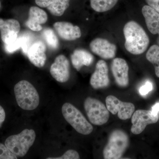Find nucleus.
<instances>
[{
	"mask_svg": "<svg viewBox=\"0 0 159 159\" xmlns=\"http://www.w3.org/2000/svg\"><path fill=\"white\" fill-rule=\"evenodd\" d=\"M48 159H79L80 156L77 151L69 150L66 152L62 156L55 158H48Z\"/></svg>",
	"mask_w": 159,
	"mask_h": 159,
	"instance_id": "nucleus-24",
	"label": "nucleus"
},
{
	"mask_svg": "<svg viewBox=\"0 0 159 159\" xmlns=\"http://www.w3.org/2000/svg\"><path fill=\"white\" fill-rule=\"evenodd\" d=\"M35 138L36 134L34 130L26 129L18 134L8 137L5 145L16 156L23 157L33 145Z\"/></svg>",
	"mask_w": 159,
	"mask_h": 159,
	"instance_id": "nucleus-4",
	"label": "nucleus"
},
{
	"mask_svg": "<svg viewBox=\"0 0 159 159\" xmlns=\"http://www.w3.org/2000/svg\"><path fill=\"white\" fill-rule=\"evenodd\" d=\"M154 66L156 75L157 77H159V63L155 65Z\"/></svg>",
	"mask_w": 159,
	"mask_h": 159,
	"instance_id": "nucleus-30",
	"label": "nucleus"
},
{
	"mask_svg": "<svg viewBox=\"0 0 159 159\" xmlns=\"http://www.w3.org/2000/svg\"><path fill=\"white\" fill-rule=\"evenodd\" d=\"M159 118L158 115H154L152 111L138 110L132 117L131 131L136 135L142 133L147 125L157 123Z\"/></svg>",
	"mask_w": 159,
	"mask_h": 159,
	"instance_id": "nucleus-8",
	"label": "nucleus"
},
{
	"mask_svg": "<svg viewBox=\"0 0 159 159\" xmlns=\"http://www.w3.org/2000/svg\"><path fill=\"white\" fill-rule=\"evenodd\" d=\"M84 108L89 120L93 125H103L109 119V111L105 105L98 99L88 97L84 100Z\"/></svg>",
	"mask_w": 159,
	"mask_h": 159,
	"instance_id": "nucleus-6",
	"label": "nucleus"
},
{
	"mask_svg": "<svg viewBox=\"0 0 159 159\" xmlns=\"http://www.w3.org/2000/svg\"><path fill=\"white\" fill-rule=\"evenodd\" d=\"M151 111L154 115H158L159 112V102L156 103L152 106Z\"/></svg>",
	"mask_w": 159,
	"mask_h": 159,
	"instance_id": "nucleus-29",
	"label": "nucleus"
},
{
	"mask_svg": "<svg viewBox=\"0 0 159 159\" xmlns=\"http://www.w3.org/2000/svg\"><path fill=\"white\" fill-rule=\"evenodd\" d=\"M17 156L9 150L6 145L0 143V159H16Z\"/></svg>",
	"mask_w": 159,
	"mask_h": 159,
	"instance_id": "nucleus-23",
	"label": "nucleus"
},
{
	"mask_svg": "<svg viewBox=\"0 0 159 159\" xmlns=\"http://www.w3.org/2000/svg\"><path fill=\"white\" fill-rule=\"evenodd\" d=\"M0 7H1V3H0Z\"/></svg>",
	"mask_w": 159,
	"mask_h": 159,
	"instance_id": "nucleus-31",
	"label": "nucleus"
},
{
	"mask_svg": "<svg viewBox=\"0 0 159 159\" xmlns=\"http://www.w3.org/2000/svg\"><path fill=\"white\" fill-rule=\"evenodd\" d=\"M112 73L116 82L120 87H126L129 84V66L125 60L115 58L111 65Z\"/></svg>",
	"mask_w": 159,
	"mask_h": 159,
	"instance_id": "nucleus-13",
	"label": "nucleus"
},
{
	"mask_svg": "<svg viewBox=\"0 0 159 159\" xmlns=\"http://www.w3.org/2000/svg\"><path fill=\"white\" fill-rule=\"evenodd\" d=\"M53 27L59 37L65 40H75L81 37L79 27L68 22H57L54 23Z\"/></svg>",
	"mask_w": 159,
	"mask_h": 159,
	"instance_id": "nucleus-15",
	"label": "nucleus"
},
{
	"mask_svg": "<svg viewBox=\"0 0 159 159\" xmlns=\"http://www.w3.org/2000/svg\"><path fill=\"white\" fill-rule=\"evenodd\" d=\"M46 43L50 48L56 50L59 46V41L55 32L51 28H46L43 31Z\"/></svg>",
	"mask_w": 159,
	"mask_h": 159,
	"instance_id": "nucleus-21",
	"label": "nucleus"
},
{
	"mask_svg": "<svg viewBox=\"0 0 159 159\" xmlns=\"http://www.w3.org/2000/svg\"><path fill=\"white\" fill-rule=\"evenodd\" d=\"M48 20V14L45 11L36 6H32L29 9L25 25L32 31H41L43 29L41 25L47 22Z\"/></svg>",
	"mask_w": 159,
	"mask_h": 159,
	"instance_id": "nucleus-16",
	"label": "nucleus"
},
{
	"mask_svg": "<svg viewBox=\"0 0 159 159\" xmlns=\"http://www.w3.org/2000/svg\"><path fill=\"white\" fill-rule=\"evenodd\" d=\"M146 57L148 61L154 65L159 63V47L156 45L151 46L146 54Z\"/></svg>",
	"mask_w": 159,
	"mask_h": 159,
	"instance_id": "nucleus-22",
	"label": "nucleus"
},
{
	"mask_svg": "<svg viewBox=\"0 0 159 159\" xmlns=\"http://www.w3.org/2000/svg\"><path fill=\"white\" fill-rule=\"evenodd\" d=\"M153 89L152 83L149 81H147L144 85L141 87L139 90V93L142 96H145Z\"/></svg>",
	"mask_w": 159,
	"mask_h": 159,
	"instance_id": "nucleus-25",
	"label": "nucleus"
},
{
	"mask_svg": "<svg viewBox=\"0 0 159 159\" xmlns=\"http://www.w3.org/2000/svg\"><path fill=\"white\" fill-rule=\"evenodd\" d=\"M124 46L127 51L134 54H143L148 48L149 39L144 29L134 21L126 23L123 28Z\"/></svg>",
	"mask_w": 159,
	"mask_h": 159,
	"instance_id": "nucleus-1",
	"label": "nucleus"
},
{
	"mask_svg": "<svg viewBox=\"0 0 159 159\" xmlns=\"http://www.w3.org/2000/svg\"><path fill=\"white\" fill-rule=\"evenodd\" d=\"M107 109L113 115L118 113L121 120L130 119L135 110V106L131 102H122L115 96L110 95L106 99Z\"/></svg>",
	"mask_w": 159,
	"mask_h": 159,
	"instance_id": "nucleus-7",
	"label": "nucleus"
},
{
	"mask_svg": "<svg viewBox=\"0 0 159 159\" xmlns=\"http://www.w3.org/2000/svg\"><path fill=\"white\" fill-rule=\"evenodd\" d=\"M148 6L159 13V0H145Z\"/></svg>",
	"mask_w": 159,
	"mask_h": 159,
	"instance_id": "nucleus-26",
	"label": "nucleus"
},
{
	"mask_svg": "<svg viewBox=\"0 0 159 159\" xmlns=\"http://www.w3.org/2000/svg\"><path fill=\"white\" fill-rule=\"evenodd\" d=\"M119 0H90L91 7L94 11L103 12L111 10Z\"/></svg>",
	"mask_w": 159,
	"mask_h": 159,
	"instance_id": "nucleus-20",
	"label": "nucleus"
},
{
	"mask_svg": "<svg viewBox=\"0 0 159 159\" xmlns=\"http://www.w3.org/2000/svg\"><path fill=\"white\" fill-rule=\"evenodd\" d=\"M50 71L52 77L58 82H66L70 77V61L65 55L60 54L55 58Z\"/></svg>",
	"mask_w": 159,
	"mask_h": 159,
	"instance_id": "nucleus-9",
	"label": "nucleus"
},
{
	"mask_svg": "<svg viewBox=\"0 0 159 159\" xmlns=\"http://www.w3.org/2000/svg\"><path fill=\"white\" fill-rule=\"evenodd\" d=\"M142 13L148 30L152 34L159 35V13L148 6H143Z\"/></svg>",
	"mask_w": 159,
	"mask_h": 159,
	"instance_id": "nucleus-18",
	"label": "nucleus"
},
{
	"mask_svg": "<svg viewBox=\"0 0 159 159\" xmlns=\"http://www.w3.org/2000/svg\"><path fill=\"white\" fill-rule=\"evenodd\" d=\"M89 46L94 54L103 59H112L116 56L117 47L107 40L99 38L95 39L91 42Z\"/></svg>",
	"mask_w": 159,
	"mask_h": 159,
	"instance_id": "nucleus-10",
	"label": "nucleus"
},
{
	"mask_svg": "<svg viewBox=\"0 0 159 159\" xmlns=\"http://www.w3.org/2000/svg\"><path fill=\"white\" fill-rule=\"evenodd\" d=\"M71 60L74 67L79 71L83 66H90L93 62L94 57L85 49H77L71 54Z\"/></svg>",
	"mask_w": 159,
	"mask_h": 159,
	"instance_id": "nucleus-17",
	"label": "nucleus"
},
{
	"mask_svg": "<svg viewBox=\"0 0 159 159\" xmlns=\"http://www.w3.org/2000/svg\"><path fill=\"white\" fill-rule=\"evenodd\" d=\"M54 0H35L36 5L41 8H47Z\"/></svg>",
	"mask_w": 159,
	"mask_h": 159,
	"instance_id": "nucleus-27",
	"label": "nucleus"
},
{
	"mask_svg": "<svg viewBox=\"0 0 159 159\" xmlns=\"http://www.w3.org/2000/svg\"><path fill=\"white\" fill-rule=\"evenodd\" d=\"M6 119V113L3 107L0 105V128Z\"/></svg>",
	"mask_w": 159,
	"mask_h": 159,
	"instance_id": "nucleus-28",
	"label": "nucleus"
},
{
	"mask_svg": "<svg viewBox=\"0 0 159 159\" xmlns=\"http://www.w3.org/2000/svg\"><path fill=\"white\" fill-rule=\"evenodd\" d=\"M70 1V0H54L51 5L47 7V9L53 15L61 16L68 8Z\"/></svg>",
	"mask_w": 159,
	"mask_h": 159,
	"instance_id": "nucleus-19",
	"label": "nucleus"
},
{
	"mask_svg": "<svg viewBox=\"0 0 159 159\" xmlns=\"http://www.w3.org/2000/svg\"><path fill=\"white\" fill-rule=\"evenodd\" d=\"M46 51V46L44 43L41 41L37 40L32 43L26 55L34 66L42 68L44 66L47 60Z\"/></svg>",
	"mask_w": 159,
	"mask_h": 159,
	"instance_id": "nucleus-14",
	"label": "nucleus"
},
{
	"mask_svg": "<svg viewBox=\"0 0 159 159\" xmlns=\"http://www.w3.org/2000/svg\"><path fill=\"white\" fill-rule=\"evenodd\" d=\"M129 139L128 135L123 130L116 129L113 131L109 137L108 142L103 150L105 159L121 158L128 148Z\"/></svg>",
	"mask_w": 159,
	"mask_h": 159,
	"instance_id": "nucleus-3",
	"label": "nucleus"
},
{
	"mask_svg": "<svg viewBox=\"0 0 159 159\" xmlns=\"http://www.w3.org/2000/svg\"><path fill=\"white\" fill-rule=\"evenodd\" d=\"M20 30L19 22L15 19L6 20L0 18V31L1 38L5 45L14 42L17 39Z\"/></svg>",
	"mask_w": 159,
	"mask_h": 159,
	"instance_id": "nucleus-11",
	"label": "nucleus"
},
{
	"mask_svg": "<svg viewBox=\"0 0 159 159\" xmlns=\"http://www.w3.org/2000/svg\"><path fill=\"white\" fill-rule=\"evenodd\" d=\"M63 116L65 119L77 132L89 135L93 132V126L86 119L79 110L69 102L62 107Z\"/></svg>",
	"mask_w": 159,
	"mask_h": 159,
	"instance_id": "nucleus-5",
	"label": "nucleus"
},
{
	"mask_svg": "<svg viewBox=\"0 0 159 159\" xmlns=\"http://www.w3.org/2000/svg\"><path fill=\"white\" fill-rule=\"evenodd\" d=\"M90 83L95 89L105 88L109 85L108 66L104 61L100 60L97 62L95 70L91 76Z\"/></svg>",
	"mask_w": 159,
	"mask_h": 159,
	"instance_id": "nucleus-12",
	"label": "nucleus"
},
{
	"mask_svg": "<svg viewBox=\"0 0 159 159\" xmlns=\"http://www.w3.org/2000/svg\"><path fill=\"white\" fill-rule=\"evenodd\" d=\"M14 92L18 105L22 109L33 110L39 105V95L34 86L27 80L17 83Z\"/></svg>",
	"mask_w": 159,
	"mask_h": 159,
	"instance_id": "nucleus-2",
	"label": "nucleus"
}]
</instances>
